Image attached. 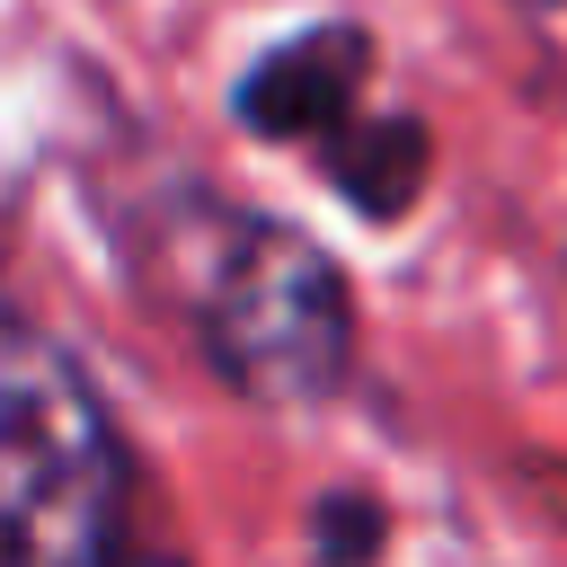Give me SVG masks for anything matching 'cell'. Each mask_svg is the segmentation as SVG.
I'll use <instances>...</instances> for the list:
<instances>
[{
    "instance_id": "obj_1",
    "label": "cell",
    "mask_w": 567,
    "mask_h": 567,
    "mask_svg": "<svg viewBox=\"0 0 567 567\" xmlns=\"http://www.w3.org/2000/svg\"><path fill=\"white\" fill-rule=\"evenodd\" d=\"M124 452L97 390L0 319V567H115Z\"/></svg>"
},
{
    "instance_id": "obj_2",
    "label": "cell",
    "mask_w": 567,
    "mask_h": 567,
    "mask_svg": "<svg viewBox=\"0 0 567 567\" xmlns=\"http://www.w3.org/2000/svg\"><path fill=\"white\" fill-rule=\"evenodd\" d=\"M195 337L248 399H328L354 363V301L337 266L257 213H204L186 248Z\"/></svg>"
},
{
    "instance_id": "obj_3",
    "label": "cell",
    "mask_w": 567,
    "mask_h": 567,
    "mask_svg": "<svg viewBox=\"0 0 567 567\" xmlns=\"http://www.w3.org/2000/svg\"><path fill=\"white\" fill-rule=\"evenodd\" d=\"M372 71V44L363 27H310L292 44H275L248 80H239V124L266 133V142H292V133H337L354 115V89Z\"/></svg>"
},
{
    "instance_id": "obj_4",
    "label": "cell",
    "mask_w": 567,
    "mask_h": 567,
    "mask_svg": "<svg viewBox=\"0 0 567 567\" xmlns=\"http://www.w3.org/2000/svg\"><path fill=\"white\" fill-rule=\"evenodd\" d=\"M328 177L354 213L399 221L425 186V124H408V115H354V133L337 124L328 133Z\"/></svg>"
},
{
    "instance_id": "obj_5",
    "label": "cell",
    "mask_w": 567,
    "mask_h": 567,
    "mask_svg": "<svg viewBox=\"0 0 567 567\" xmlns=\"http://www.w3.org/2000/svg\"><path fill=\"white\" fill-rule=\"evenodd\" d=\"M372 549H381V505L337 487L319 505V567H372Z\"/></svg>"
},
{
    "instance_id": "obj_6",
    "label": "cell",
    "mask_w": 567,
    "mask_h": 567,
    "mask_svg": "<svg viewBox=\"0 0 567 567\" xmlns=\"http://www.w3.org/2000/svg\"><path fill=\"white\" fill-rule=\"evenodd\" d=\"M115 567H168V558H115Z\"/></svg>"
}]
</instances>
